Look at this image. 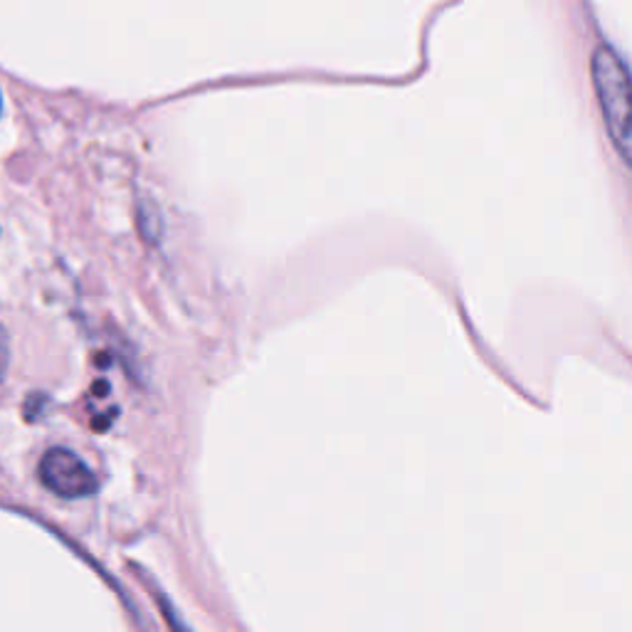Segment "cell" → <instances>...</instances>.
<instances>
[{"label": "cell", "mask_w": 632, "mask_h": 632, "mask_svg": "<svg viewBox=\"0 0 632 632\" xmlns=\"http://www.w3.org/2000/svg\"><path fill=\"white\" fill-rule=\"evenodd\" d=\"M10 368V334L8 329L0 324V384H3Z\"/></svg>", "instance_id": "3957f363"}, {"label": "cell", "mask_w": 632, "mask_h": 632, "mask_svg": "<svg viewBox=\"0 0 632 632\" xmlns=\"http://www.w3.org/2000/svg\"><path fill=\"white\" fill-rule=\"evenodd\" d=\"M40 481L59 499H87L92 497L99 481L82 457L67 447L47 450L37 467Z\"/></svg>", "instance_id": "7a4b0ae2"}, {"label": "cell", "mask_w": 632, "mask_h": 632, "mask_svg": "<svg viewBox=\"0 0 632 632\" xmlns=\"http://www.w3.org/2000/svg\"><path fill=\"white\" fill-rule=\"evenodd\" d=\"M590 77L598 95L600 112L606 119L610 142L616 144L620 158L630 164L632 132H630V75L628 67L613 47L600 45L590 59Z\"/></svg>", "instance_id": "6da1fadb"}, {"label": "cell", "mask_w": 632, "mask_h": 632, "mask_svg": "<svg viewBox=\"0 0 632 632\" xmlns=\"http://www.w3.org/2000/svg\"><path fill=\"white\" fill-rule=\"evenodd\" d=\"M0 114H3V95H0Z\"/></svg>", "instance_id": "277c9868"}]
</instances>
